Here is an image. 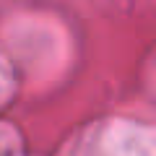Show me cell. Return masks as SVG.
Returning a JSON list of instances; mask_svg holds the SVG:
<instances>
[]
</instances>
